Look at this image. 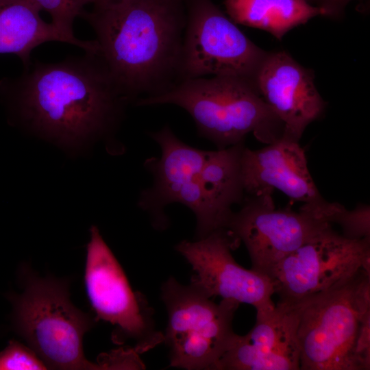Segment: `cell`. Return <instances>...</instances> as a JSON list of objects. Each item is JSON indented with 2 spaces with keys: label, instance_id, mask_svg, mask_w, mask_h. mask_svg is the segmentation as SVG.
<instances>
[{
  "label": "cell",
  "instance_id": "cell-23",
  "mask_svg": "<svg viewBox=\"0 0 370 370\" xmlns=\"http://www.w3.org/2000/svg\"><path fill=\"white\" fill-rule=\"evenodd\" d=\"M126 0H93V8H107L119 5Z\"/></svg>",
  "mask_w": 370,
  "mask_h": 370
},
{
  "label": "cell",
  "instance_id": "cell-15",
  "mask_svg": "<svg viewBox=\"0 0 370 370\" xmlns=\"http://www.w3.org/2000/svg\"><path fill=\"white\" fill-rule=\"evenodd\" d=\"M252 150L244 147L241 176L244 193L256 195L277 189L292 200L304 204L325 199L310 173L305 151L298 141L282 136Z\"/></svg>",
  "mask_w": 370,
  "mask_h": 370
},
{
  "label": "cell",
  "instance_id": "cell-9",
  "mask_svg": "<svg viewBox=\"0 0 370 370\" xmlns=\"http://www.w3.org/2000/svg\"><path fill=\"white\" fill-rule=\"evenodd\" d=\"M272 194L264 192L244 197L242 207L232 212L225 226L244 243L251 269L269 277L283 258L332 227L317 203L304 204L298 211L277 209Z\"/></svg>",
  "mask_w": 370,
  "mask_h": 370
},
{
  "label": "cell",
  "instance_id": "cell-19",
  "mask_svg": "<svg viewBox=\"0 0 370 370\" xmlns=\"http://www.w3.org/2000/svg\"><path fill=\"white\" fill-rule=\"evenodd\" d=\"M367 205L360 204L352 210L334 202L329 216L332 225L338 224L342 229V234L349 238L370 237V211Z\"/></svg>",
  "mask_w": 370,
  "mask_h": 370
},
{
  "label": "cell",
  "instance_id": "cell-10",
  "mask_svg": "<svg viewBox=\"0 0 370 370\" xmlns=\"http://www.w3.org/2000/svg\"><path fill=\"white\" fill-rule=\"evenodd\" d=\"M370 271V237L349 238L330 227L280 261L270 278L280 301L323 291L357 273Z\"/></svg>",
  "mask_w": 370,
  "mask_h": 370
},
{
  "label": "cell",
  "instance_id": "cell-18",
  "mask_svg": "<svg viewBox=\"0 0 370 370\" xmlns=\"http://www.w3.org/2000/svg\"><path fill=\"white\" fill-rule=\"evenodd\" d=\"M224 5L236 24L266 31L278 40L310 18L325 16L307 0H224Z\"/></svg>",
  "mask_w": 370,
  "mask_h": 370
},
{
  "label": "cell",
  "instance_id": "cell-8",
  "mask_svg": "<svg viewBox=\"0 0 370 370\" xmlns=\"http://www.w3.org/2000/svg\"><path fill=\"white\" fill-rule=\"evenodd\" d=\"M84 281L97 319L115 326L114 340L132 341L138 354L146 352L163 341L153 319V309L145 297L134 291L127 278L98 228L92 226L87 245Z\"/></svg>",
  "mask_w": 370,
  "mask_h": 370
},
{
  "label": "cell",
  "instance_id": "cell-2",
  "mask_svg": "<svg viewBox=\"0 0 370 370\" xmlns=\"http://www.w3.org/2000/svg\"><path fill=\"white\" fill-rule=\"evenodd\" d=\"M92 27L99 52L130 101L155 96L180 82L186 0H126L80 15Z\"/></svg>",
  "mask_w": 370,
  "mask_h": 370
},
{
  "label": "cell",
  "instance_id": "cell-13",
  "mask_svg": "<svg viewBox=\"0 0 370 370\" xmlns=\"http://www.w3.org/2000/svg\"><path fill=\"white\" fill-rule=\"evenodd\" d=\"M295 301H280L266 312H256L251 330L236 334L214 370H299Z\"/></svg>",
  "mask_w": 370,
  "mask_h": 370
},
{
  "label": "cell",
  "instance_id": "cell-7",
  "mask_svg": "<svg viewBox=\"0 0 370 370\" xmlns=\"http://www.w3.org/2000/svg\"><path fill=\"white\" fill-rule=\"evenodd\" d=\"M180 82L203 77H254L268 52L256 45L212 0H186Z\"/></svg>",
  "mask_w": 370,
  "mask_h": 370
},
{
  "label": "cell",
  "instance_id": "cell-3",
  "mask_svg": "<svg viewBox=\"0 0 370 370\" xmlns=\"http://www.w3.org/2000/svg\"><path fill=\"white\" fill-rule=\"evenodd\" d=\"M294 301L300 369H370V271Z\"/></svg>",
  "mask_w": 370,
  "mask_h": 370
},
{
  "label": "cell",
  "instance_id": "cell-6",
  "mask_svg": "<svg viewBox=\"0 0 370 370\" xmlns=\"http://www.w3.org/2000/svg\"><path fill=\"white\" fill-rule=\"evenodd\" d=\"M167 312L163 341L169 367L186 370H213L232 343V322L239 303L217 304L199 286L169 278L161 286Z\"/></svg>",
  "mask_w": 370,
  "mask_h": 370
},
{
  "label": "cell",
  "instance_id": "cell-22",
  "mask_svg": "<svg viewBox=\"0 0 370 370\" xmlns=\"http://www.w3.org/2000/svg\"><path fill=\"white\" fill-rule=\"evenodd\" d=\"M313 1L316 5L325 12V16H338L343 11L347 4L352 0H307Z\"/></svg>",
  "mask_w": 370,
  "mask_h": 370
},
{
  "label": "cell",
  "instance_id": "cell-21",
  "mask_svg": "<svg viewBox=\"0 0 370 370\" xmlns=\"http://www.w3.org/2000/svg\"><path fill=\"white\" fill-rule=\"evenodd\" d=\"M47 365L30 347L11 341L0 352V370H43Z\"/></svg>",
  "mask_w": 370,
  "mask_h": 370
},
{
  "label": "cell",
  "instance_id": "cell-20",
  "mask_svg": "<svg viewBox=\"0 0 370 370\" xmlns=\"http://www.w3.org/2000/svg\"><path fill=\"white\" fill-rule=\"evenodd\" d=\"M40 11L44 10L51 17V23L65 33L74 35L73 23L93 0H28Z\"/></svg>",
  "mask_w": 370,
  "mask_h": 370
},
{
  "label": "cell",
  "instance_id": "cell-17",
  "mask_svg": "<svg viewBox=\"0 0 370 370\" xmlns=\"http://www.w3.org/2000/svg\"><path fill=\"white\" fill-rule=\"evenodd\" d=\"M40 10L28 0H0V53L17 56L23 67L32 62L34 49L47 42H62L84 51H98L95 40H82L46 23Z\"/></svg>",
  "mask_w": 370,
  "mask_h": 370
},
{
  "label": "cell",
  "instance_id": "cell-12",
  "mask_svg": "<svg viewBox=\"0 0 370 370\" xmlns=\"http://www.w3.org/2000/svg\"><path fill=\"white\" fill-rule=\"evenodd\" d=\"M253 83L264 101L282 123L283 136L299 142L307 126L323 113L325 103L312 73L288 53H267Z\"/></svg>",
  "mask_w": 370,
  "mask_h": 370
},
{
  "label": "cell",
  "instance_id": "cell-14",
  "mask_svg": "<svg viewBox=\"0 0 370 370\" xmlns=\"http://www.w3.org/2000/svg\"><path fill=\"white\" fill-rule=\"evenodd\" d=\"M241 143L211 151L201 171L175 193L172 203L182 204L195 214V240L225 228L232 207L244 198L241 176Z\"/></svg>",
  "mask_w": 370,
  "mask_h": 370
},
{
  "label": "cell",
  "instance_id": "cell-1",
  "mask_svg": "<svg viewBox=\"0 0 370 370\" xmlns=\"http://www.w3.org/2000/svg\"><path fill=\"white\" fill-rule=\"evenodd\" d=\"M11 120L40 136L79 143L113 130L127 99L99 50L57 62L32 61L0 79Z\"/></svg>",
  "mask_w": 370,
  "mask_h": 370
},
{
  "label": "cell",
  "instance_id": "cell-11",
  "mask_svg": "<svg viewBox=\"0 0 370 370\" xmlns=\"http://www.w3.org/2000/svg\"><path fill=\"white\" fill-rule=\"evenodd\" d=\"M238 241L228 230L221 228L200 239L182 241L175 249L195 272L190 282L209 297L248 304L256 312L270 310L275 306L271 298L275 293L273 281L236 262L232 250Z\"/></svg>",
  "mask_w": 370,
  "mask_h": 370
},
{
  "label": "cell",
  "instance_id": "cell-4",
  "mask_svg": "<svg viewBox=\"0 0 370 370\" xmlns=\"http://www.w3.org/2000/svg\"><path fill=\"white\" fill-rule=\"evenodd\" d=\"M136 106L172 104L193 118L199 134L223 149L244 143L253 133L269 144L283 136L284 126L254 83L234 76L187 79L155 96L139 98Z\"/></svg>",
  "mask_w": 370,
  "mask_h": 370
},
{
  "label": "cell",
  "instance_id": "cell-16",
  "mask_svg": "<svg viewBox=\"0 0 370 370\" xmlns=\"http://www.w3.org/2000/svg\"><path fill=\"white\" fill-rule=\"evenodd\" d=\"M149 136L161 149L159 159L146 160L145 165L153 177L151 187L140 193L138 205L151 216L158 229L168 226L164 208L180 188L190 181L202 169L211 151L201 150L180 140L169 125L151 132Z\"/></svg>",
  "mask_w": 370,
  "mask_h": 370
},
{
  "label": "cell",
  "instance_id": "cell-5",
  "mask_svg": "<svg viewBox=\"0 0 370 370\" xmlns=\"http://www.w3.org/2000/svg\"><path fill=\"white\" fill-rule=\"evenodd\" d=\"M14 305L16 330L48 369H106L84 356L83 337L92 322L71 302L63 281L29 277Z\"/></svg>",
  "mask_w": 370,
  "mask_h": 370
}]
</instances>
